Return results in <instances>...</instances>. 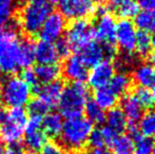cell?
Returning <instances> with one entry per match:
<instances>
[{
  "label": "cell",
  "instance_id": "8fae6325",
  "mask_svg": "<svg viewBox=\"0 0 155 154\" xmlns=\"http://www.w3.org/2000/svg\"><path fill=\"white\" fill-rule=\"evenodd\" d=\"M137 29L129 19H121L116 25L115 45L124 54H132L135 49Z\"/></svg>",
  "mask_w": 155,
  "mask_h": 154
},
{
  "label": "cell",
  "instance_id": "7a4b0ae2",
  "mask_svg": "<svg viewBox=\"0 0 155 154\" xmlns=\"http://www.w3.org/2000/svg\"><path fill=\"white\" fill-rule=\"evenodd\" d=\"M90 91L84 82H70L63 86L59 103L60 115L67 119L81 116L84 113V106L90 99Z\"/></svg>",
  "mask_w": 155,
  "mask_h": 154
},
{
  "label": "cell",
  "instance_id": "9c48e42d",
  "mask_svg": "<svg viewBox=\"0 0 155 154\" xmlns=\"http://www.w3.org/2000/svg\"><path fill=\"white\" fill-rule=\"evenodd\" d=\"M60 15L65 20L88 19L95 13V4L90 0H59Z\"/></svg>",
  "mask_w": 155,
  "mask_h": 154
},
{
  "label": "cell",
  "instance_id": "30bf717a",
  "mask_svg": "<svg viewBox=\"0 0 155 154\" xmlns=\"http://www.w3.org/2000/svg\"><path fill=\"white\" fill-rule=\"evenodd\" d=\"M116 20L106 8L98 10L97 19L93 25L94 37L101 44H115Z\"/></svg>",
  "mask_w": 155,
  "mask_h": 154
},
{
  "label": "cell",
  "instance_id": "681fc988",
  "mask_svg": "<svg viewBox=\"0 0 155 154\" xmlns=\"http://www.w3.org/2000/svg\"><path fill=\"white\" fill-rule=\"evenodd\" d=\"M0 88H1V79H0Z\"/></svg>",
  "mask_w": 155,
  "mask_h": 154
},
{
  "label": "cell",
  "instance_id": "ee69618b",
  "mask_svg": "<svg viewBox=\"0 0 155 154\" xmlns=\"http://www.w3.org/2000/svg\"><path fill=\"white\" fill-rule=\"evenodd\" d=\"M47 1L49 2V4H55V3H58L59 0H47Z\"/></svg>",
  "mask_w": 155,
  "mask_h": 154
},
{
  "label": "cell",
  "instance_id": "836d02e7",
  "mask_svg": "<svg viewBox=\"0 0 155 154\" xmlns=\"http://www.w3.org/2000/svg\"><path fill=\"white\" fill-rule=\"evenodd\" d=\"M135 96V98L138 100V103L141 105V107L143 109H151L153 103V98H152L151 92H150L149 89L146 88H140V87H137L134 90V92L132 93Z\"/></svg>",
  "mask_w": 155,
  "mask_h": 154
},
{
  "label": "cell",
  "instance_id": "8d00e7d4",
  "mask_svg": "<svg viewBox=\"0 0 155 154\" xmlns=\"http://www.w3.org/2000/svg\"><path fill=\"white\" fill-rule=\"evenodd\" d=\"M138 8L141 11H153L155 10V0H136Z\"/></svg>",
  "mask_w": 155,
  "mask_h": 154
},
{
  "label": "cell",
  "instance_id": "74e56055",
  "mask_svg": "<svg viewBox=\"0 0 155 154\" xmlns=\"http://www.w3.org/2000/svg\"><path fill=\"white\" fill-rule=\"evenodd\" d=\"M1 154H25V152H23V150L19 145H13L6 150L2 151Z\"/></svg>",
  "mask_w": 155,
  "mask_h": 154
},
{
  "label": "cell",
  "instance_id": "4fadbf2b",
  "mask_svg": "<svg viewBox=\"0 0 155 154\" xmlns=\"http://www.w3.org/2000/svg\"><path fill=\"white\" fill-rule=\"evenodd\" d=\"M62 89L63 84L59 80L38 86L36 87V99L50 112L58 106Z\"/></svg>",
  "mask_w": 155,
  "mask_h": 154
},
{
  "label": "cell",
  "instance_id": "7c38bea8",
  "mask_svg": "<svg viewBox=\"0 0 155 154\" xmlns=\"http://www.w3.org/2000/svg\"><path fill=\"white\" fill-rule=\"evenodd\" d=\"M67 29V20L60 15L59 12H51L43 22L39 36L41 40L56 42L64 34Z\"/></svg>",
  "mask_w": 155,
  "mask_h": 154
},
{
  "label": "cell",
  "instance_id": "5bb4252c",
  "mask_svg": "<svg viewBox=\"0 0 155 154\" xmlns=\"http://www.w3.org/2000/svg\"><path fill=\"white\" fill-rule=\"evenodd\" d=\"M115 66L112 64L111 60L104 59L97 64L96 66L92 67L91 71H89L88 80L90 87L93 89H99L102 87H106L111 80V78L114 76Z\"/></svg>",
  "mask_w": 155,
  "mask_h": 154
},
{
  "label": "cell",
  "instance_id": "f907efd6",
  "mask_svg": "<svg viewBox=\"0 0 155 154\" xmlns=\"http://www.w3.org/2000/svg\"><path fill=\"white\" fill-rule=\"evenodd\" d=\"M154 154H155V153H154Z\"/></svg>",
  "mask_w": 155,
  "mask_h": 154
},
{
  "label": "cell",
  "instance_id": "e0dca14e",
  "mask_svg": "<svg viewBox=\"0 0 155 154\" xmlns=\"http://www.w3.org/2000/svg\"><path fill=\"white\" fill-rule=\"evenodd\" d=\"M120 109L127 118L129 129L136 128L137 123H138L139 118L143 115L145 109L141 107V105L138 103V100L135 98V96L132 93H130V94L126 95L124 97L123 101H121Z\"/></svg>",
  "mask_w": 155,
  "mask_h": 154
},
{
  "label": "cell",
  "instance_id": "1f68e13d",
  "mask_svg": "<svg viewBox=\"0 0 155 154\" xmlns=\"http://www.w3.org/2000/svg\"><path fill=\"white\" fill-rule=\"evenodd\" d=\"M134 51L140 57H147L150 55L152 51V41L150 34L143 33V32H137Z\"/></svg>",
  "mask_w": 155,
  "mask_h": 154
},
{
  "label": "cell",
  "instance_id": "d590c367",
  "mask_svg": "<svg viewBox=\"0 0 155 154\" xmlns=\"http://www.w3.org/2000/svg\"><path fill=\"white\" fill-rule=\"evenodd\" d=\"M134 58L132 57V54H124L117 61V67L120 69V72L126 73V70L132 68L133 64H134Z\"/></svg>",
  "mask_w": 155,
  "mask_h": 154
},
{
  "label": "cell",
  "instance_id": "d6a6232c",
  "mask_svg": "<svg viewBox=\"0 0 155 154\" xmlns=\"http://www.w3.org/2000/svg\"><path fill=\"white\" fill-rule=\"evenodd\" d=\"M155 143L151 137L138 135L134 138V154H154Z\"/></svg>",
  "mask_w": 155,
  "mask_h": 154
},
{
  "label": "cell",
  "instance_id": "8992f818",
  "mask_svg": "<svg viewBox=\"0 0 155 154\" xmlns=\"http://www.w3.org/2000/svg\"><path fill=\"white\" fill-rule=\"evenodd\" d=\"M50 13L51 8L47 2H28L19 12L17 25L27 35L35 36L39 33Z\"/></svg>",
  "mask_w": 155,
  "mask_h": 154
},
{
  "label": "cell",
  "instance_id": "44dd1931",
  "mask_svg": "<svg viewBox=\"0 0 155 154\" xmlns=\"http://www.w3.org/2000/svg\"><path fill=\"white\" fill-rule=\"evenodd\" d=\"M33 71L37 81V87L57 81L61 74V69L57 64H38L37 67L33 68Z\"/></svg>",
  "mask_w": 155,
  "mask_h": 154
},
{
  "label": "cell",
  "instance_id": "484cf974",
  "mask_svg": "<svg viewBox=\"0 0 155 154\" xmlns=\"http://www.w3.org/2000/svg\"><path fill=\"white\" fill-rule=\"evenodd\" d=\"M112 154H134V139L129 134H117L109 145Z\"/></svg>",
  "mask_w": 155,
  "mask_h": 154
},
{
  "label": "cell",
  "instance_id": "4dcf8cb0",
  "mask_svg": "<svg viewBox=\"0 0 155 154\" xmlns=\"http://www.w3.org/2000/svg\"><path fill=\"white\" fill-rule=\"evenodd\" d=\"M84 112L86 114V118L90 121L91 123H96V125H101L104 123L106 119V111L102 110L97 103H95L93 100H89L87 105L84 106Z\"/></svg>",
  "mask_w": 155,
  "mask_h": 154
},
{
  "label": "cell",
  "instance_id": "f546056e",
  "mask_svg": "<svg viewBox=\"0 0 155 154\" xmlns=\"http://www.w3.org/2000/svg\"><path fill=\"white\" fill-rule=\"evenodd\" d=\"M19 0H0V29L13 21Z\"/></svg>",
  "mask_w": 155,
  "mask_h": 154
},
{
  "label": "cell",
  "instance_id": "603a6c76",
  "mask_svg": "<svg viewBox=\"0 0 155 154\" xmlns=\"http://www.w3.org/2000/svg\"><path fill=\"white\" fill-rule=\"evenodd\" d=\"M104 123L107 128H109L111 131L116 134L124 133V130L128 128V121L120 108L115 107L109 110L108 113H106Z\"/></svg>",
  "mask_w": 155,
  "mask_h": 154
},
{
  "label": "cell",
  "instance_id": "f6af8a7d",
  "mask_svg": "<svg viewBox=\"0 0 155 154\" xmlns=\"http://www.w3.org/2000/svg\"><path fill=\"white\" fill-rule=\"evenodd\" d=\"M25 154H39L37 151H31V150H29L27 153H25Z\"/></svg>",
  "mask_w": 155,
  "mask_h": 154
},
{
  "label": "cell",
  "instance_id": "cb8c5ba5",
  "mask_svg": "<svg viewBox=\"0 0 155 154\" xmlns=\"http://www.w3.org/2000/svg\"><path fill=\"white\" fill-rule=\"evenodd\" d=\"M42 129L45 135L51 137H57L59 136L63 126L62 116L57 112H48L45 115L42 116Z\"/></svg>",
  "mask_w": 155,
  "mask_h": 154
},
{
  "label": "cell",
  "instance_id": "52a82bcc",
  "mask_svg": "<svg viewBox=\"0 0 155 154\" xmlns=\"http://www.w3.org/2000/svg\"><path fill=\"white\" fill-rule=\"evenodd\" d=\"M65 39L71 51H79L84 45L93 41L94 30L92 23L88 19H81V20L72 21V23L65 29Z\"/></svg>",
  "mask_w": 155,
  "mask_h": 154
},
{
  "label": "cell",
  "instance_id": "ac0fdd59",
  "mask_svg": "<svg viewBox=\"0 0 155 154\" xmlns=\"http://www.w3.org/2000/svg\"><path fill=\"white\" fill-rule=\"evenodd\" d=\"M78 55L89 68L96 66L100 61L107 59L104 45L96 40L91 41L90 43L84 45L81 50H79Z\"/></svg>",
  "mask_w": 155,
  "mask_h": 154
},
{
  "label": "cell",
  "instance_id": "7dc6e473",
  "mask_svg": "<svg viewBox=\"0 0 155 154\" xmlns=\"http://www.w3.org/2000/svg\"><path fill=\"white\" fill-rule=\"evenodd\" d=\"M153 62H154L153 64H154V66H155V56H154V57H153Z\"/></svg>",
  "mask_w": 155,
  "mask_h": 154
},
{
  "label": "cell",
  "instance_id": "7402d4cb",
  "mask_svg": "<svg viewBox=\"0 0 155 154\" xmlns=\"http://www.w3.org/2000/svg\"><path fill=\"white\" fill-rule=\"evenodd\" d=\"M131 86H132V79L127 73L124 72L115 73L114 76L111 78L109 84H107V87L114 93V95L118 99L128 95Z\"/></svg>",
  "mask_w": 155,
  "mask_h": 154
},
{
  "label": "cell",
  "instance_id": "83f0119b",
  "mask_svg": "<svg viewBox=\"0 0 155 154\" xmlns=\"http://www.w3.org/2000/svg\"><path fill=\"white\" fill-rule=\"evenodd\" d=\"M134 25L139 32L143 33H155V10L139 11L134 17Z\"/></svg>",
  "mask_w": 155,
  "mask_h": 154
},
{
  "label": "cell",
  "instance_id": "bcb514c9",
  "mask_svg": "<svg viewBox=\"0 0 155 154\" xmlns=\"http://www.w3.org/2000/svg\"><path fill=\"white\" fill-rule=\"evenodd\" d=\"M29 2H45V0H29Z\"/></svg>",
  "mask_w": 155,
  "mask_h": 154
},
{
  "label": "cell",
  "instance_id": "ba28073f",
  "mask_svg": "<svg viewBox=\"0 0 155 154\" xmlns=\"http://www.w3.org/2000/svg\"><path fill=\"white\" fill-rule=\"evenodd\" d=\"M42 116L30 114L25 123V133H23V142L29 150L37 151L41 150L42 147L47 144L48 136L45 135L42 129Z\"/></svg>",
  "mask_w": 155,
  "mask_h": 154
},
{
  "label": "cell",
  "instance_id": "d6986e66",
  "mask_svg": "<svg viewBox=\"0 0 155 154\" xmlns=\"http://www.w3.org/2000/svg\"><path fill=\"white\" fill-rule=\"evenodd\" d=\"M132 79L140 88H151L155 81V66L149 62L137 64L133 69Z\"/></svg>",
  "mask_w": 155,
  "mask_h": 154
},
{
  "label": "cell",
  "instance_id": "277c9868",
  "mask_svg": "<svg viewBox=\"0 0 155 154\" xmlns=\"http://www.w3.org/2000/svg\"><path fill=\"white\" fill-rule=\"evenodd\" d=\"M93 131V125L86 117L78 116L63 121L59 134L62 147L69 150L79 151L88 145L89 137Z\"/></svg>",
  "mask_w": 155,
  "mask_h": 154
},
{
  "label": "cell",
  "instance_id": "f1b7e54d",
  "mask_svg": "<svg viewBox=\"0 0 155 154\" xmlns=\"http://www.w3.org/2000/svg\"><path fill=\"white\" fill-rule=\"evenodd\" d=\"M137 130L141 136H155V109L151 108L143 112L137 123Z\"/></svg>",
  "mask_w": 155,
  "mask_h": 154
},
{
  "label": "cell",
  "instance_id": "f35d334b",
  "mask_svg": "<svg viewBox=\"0 0 155 154\" xmlns=\"http://www.w3.org/2000/svg\"><path fill=\"white\" fill-rule=\"evenodd\" d=\"M91 154H112V153L107 148H101V149H94Z\"/></svg>",
  "mask_w": 155,
  "mask_h": 154
},
{
  "label": "cell",
  "instance_id": "6da1fadb",
  "mask_svg": "<svg viewBox=\"0 0 155 154\" xmlns=\"http://www.w3.org/2000/svg\"><path fill=\"white\" fill-rule=\"evenodd\" d=\"M34 62V44L20 38L17 22H10L0 29V73L13 75L28 69Z\"/></svg>",
  "mask_w": 155,
  "mask_h": 154
},
{
  "label": "cell",
  "instance_id": "b9f144b4",
  "mask_svg": "<svg viewBox=\"0 0 155 154\" xmlns=\"http://www.w3.org/2000/svg\"><path fill=\"white\" fill-rule=\"evenodd\" d=\"M151 41H152V50L155 51V33H153V35L151 36Z\"/></svg>",
  "mask_w": 155,
  "mask_h": 154
},
{
  "label": "cell",
  "instance_id": "ffe728a7",
  "mask_svg": "<svg viewBox=\"0 0 155 154\" xmlns=\"http://www.w3.org/2000/svg\"><path fill=\"white\" fill-rule=\"evenodd\" d=\"M109 10L121 19L129 20L139 12L136 0H109Z\"/></svg>",
  "mask_w": 155,
  "mask_h": 154
},
{
  "label": "cell",
  "instance_id": "2e32d148",
  "mask_svg": "<svg viewBox=\"0 0 155 154\" xmlns=\"http://www.w3.org/2000/svg\"><path fill=\"white\" fill-rule=\"evenodd\" d=\"M60 59L55 42L40 40L34 44V60L38 64H57Z\"/></svg>",
  "mask_w": 155,
  "mask_h": 154
},
{
  "label": "cell",
  "instance_id": "9a60e30c",
  "mask_svg": "<svg viewBox=\"0 0 155 154\" xmlns=\"http://www.w3.org/2000/svg\"><path fill=\"white\" fill-rule=\"evenodd\" d=\"M61 72L71 82H84L89 75V67L78 54L70 55L63 62Z\"/></svg>",
  "mask_w": 155,
  "mask_h": 154
},
{
  "label": "cell",
  "instance_id": "5b68a950",
  "mask_svg": "<svg viewBox=\"0 0 155 154\" xmlns=\"http://www.w3.org/2000/svg\"><path fill=\"white\" fill-rule=\"evenodd\" d=\"M0 98L8 108H23L32 98V87L21 76L8 75L1 81Z\"/></svg>",
  "mask_w": 155,
  "mask_h": 154
},
{
  "label": "cell",
  "instance_id": "3957f363",
  "mask_svg": "<svg viewBox=\"0 0 155 154\" xmlns=\"http://www.w3.org/2000/svg\"><path fill=\"white\" fill-rule=\"evenodd\" d=\"M28 113L23 108L0 107V137L4 143L18 145L23 138Z\"/></svg>",
  "mask_w": 155,
  "mask_h": 154
},
{
  "label": "cell",
  "instance_id": "ab89813d",
  "mask_svg": "<svg viewBox=\"0 0 155 154\" xmlns=\"http://www.w3.org/2000/svg\"><path fill=\"white\" fill-rule=\"evenodd\" d=\"M150 92H151L152 98H153V103H155V81H154V84H152L151 90H150Z\"/></svg>",
  "mask_w": 155,
  "mask_h": 154
},
{
  "label": "cell",
  "instance_id": "60d3db41",
  "mask_svg": "<svg viewBox=\"0 0 155 154\" xmlns=\"http://www.w3.org/2000/svg\"><path fill=\"white\" fill-rule=\"evenodd\" d=\"M90 1H92L94 4H95V3H97V4H102V3H104L106 1H108V0H90Z\"/></svg>",
  "mask_w": 155,
  "mask_h": 154
},
{
  "label": "cell",
  "instance_id": "e575fe53",
  "mask_svg": "<svg viewBox=\"0 0 155 154\" xmlns=\"http://www.w3.org/2000/svg\"><path fill=\"white\" fill-rule=\"evenodd\" d=\"M40 154H67L62 146L57 143H47L41 149Z\"/></svg>",
  "mask_w": 155,
  "mask_h": 154
},
{
  "label": "cell",
  "instance_id": "d4e9b609",
  "mask_svg": "<svg viewBox=\"0 0 155 154\" xmlns=\"http://www.w3.org/2000/svg\"><path fill=\"white\" fill-rule=\"evenodd\" d=\"M117 135L113 131H111L106 126L97 129H93L90 137H89L88 144L94 149H101L106 148V146H109L114 136Z\"/></svg>",
  "mask_w": 155,
  "mask_h": 154
},
{
  "label": "cell",
  "instance_id": "7bdbcfd3",
  "mask_svg": "<svg viewBox=\"0 0 155 154\" xmlns=\"http://www.w3.org/2000/svg\"><path fill=\"white\" fill-rule=\"evenodd\" d=\"M72 154H89V153L86 152V151L79 150V151H74V152H72Z\"/></svg>",
  "mask_w": 155,
  "mask_h": 154
},
{
  "label": "cell",
  "instance_id": "4316f807",
  "mask_svg": "<svg viewBox=\"0 0 155 154\" xmlns=\"http://www.w3.org/2000/svg\"><path fill=\"white\" fill-rule=\"evenodd\" d=\"M93 101L97 103L102 110H111L115 108L118 103V98L114 95V93L108 88V87H102V88L96 89L94 92Z\"/></svg>",
  "mask_w": 155,
  "mask_h": 154
},
{
  "label": "cell",
  "instance_id": "c3c4849f",
  "mask_svg": "<svg viewBox=\"0 0 155 154\" xmlns=\"http://www.w3.org/2000/svg\"><path fill=\"white\" fill-rule=\"evenodd\" d=\"M1 152H2V149H1V147H0V154H1Z\"/></svg>",
  "mask_w": 155,
  "mask_h": 154
}]
</instances>
